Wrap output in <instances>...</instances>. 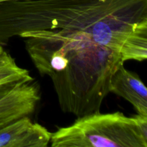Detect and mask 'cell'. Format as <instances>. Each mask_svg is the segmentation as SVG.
Segmentation results:
<instances>
[{"mask_svg": "<svg viewBox=\"0 0 147 147\" xmlns=\"http://www.w3.org/2000/svg\"><path fill=\"white\" fill-rule=\"evenodd\" d=\"M38 30L86 34L123 62L144 61L147 0H0V45Z\"/></svg>", "mask_w": 147, "mask_h": 147, "instance_id": "1", "label": "cell"}, {"mask_svg": "<svg viewBox=\"0 0 147 147\" xmlns=\"http://www.w3.org/2000/svg\"><path fill=\"white\" fill-rule=\"evenodd\" d=\"M36 69L51 79L62 110L77 117L100 112L111 79L124 62L86 34L60 30L22 34Z\"/></svg>", "mask_w": 147, "mask_h": 147, "instance_id": "2", "label": "cell"}, {"mask_svg": "<svg viewBox=\"0 0 147 147\" xmlns=\"http://www.w3.org/2000/svg\"><path fill=\"white\" fill-rule=\"evenodd\" d=\"M53 147H147V116L91 113L52 134Z\"/></svg>", "mask_w": 147, "mask_h": 147, "instance_id": "3", "label": "cell"}, {"mask_svg": "<svg viewBox=\"0 0 147 147\" xmlns=\"http://www.w3.org/2000/svg\"><path fill=\"white\" fill-rule=\"evenodd\" d=\"M40 99L37 83L21 80L0 100V129L11 122L32 113Z\"/></svg>", "mask_w": 147, "mask_h": 147, "instance_id": "4", "label": "cell"}, {"mask_svg": "<svg viewBox=\"0 0 147 147\" xmlns=\"http://www.w3.org/2000/svg\"><path fill=\"white\" fill-rule=\"evenodd\" d=\"M51 136L45 127L24 116L0 129V147H47Z\"/></svg>", "mask_w": 147, "mask_h": 147, "instance_id": "5", "label": "cell"}, {"mask_svg": "<svg viewBox=\"0 0 147 147\" xmlns=\"http://www.w3.org/2000/svg\"><path fill=\"white\" fill-rule=\"evenodd\" d=\"M109 91L131 103L141 116H147V89L137 74L121 65L112 76Z\"/></svg>", "mask_w": 147, "mask_h": 147, "instance_id": "6", "label": "cell"}, {"mask_svg": "<svg viewBox=\"0 0 147 147\" xmlns=\"http://www.w3.org/2000/svg\"><path fill=\"white\" fill-rule=\"evenodd\" d=\"M32 79L28 70L20 67L7 52L0 53V85Z\"/></svg>", "mask_w": 147, "mask_h": 147, "instance_id": "7", "label": "cell"}, {"mask_svg": "<svg viewBox=\"0 0 147 147\" xmlns=\"http://www.w3.org/2000/svg\"><path fill=\"white\" fill-rule=\"evenodd\" d=\"M21 81V80H20ZM19 82V81H18ZM18 82L11 83H7V84L0 85V100L4 98L8 93H9L13 88L16 86Z\"/></svg>", "mask_w": 147, "mask_h": 147, "instance_id": "8", "label": "cell"}, {"mask_svg": "<svg viewBox=\"0 0 147 147\" xmlns=\"http://www.w3.org/2000/svg\"><path fill=\"white\" fill-rule=\"evenodd\" d=\"M3 50H3L2 47H1V46L0 45V53H2V52H3Z\"/></svg>", "mask_w": 147, "mask_h": 147, "instance_id": "9", "label": "cell"}]
</instances>
